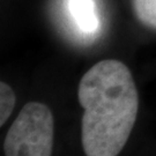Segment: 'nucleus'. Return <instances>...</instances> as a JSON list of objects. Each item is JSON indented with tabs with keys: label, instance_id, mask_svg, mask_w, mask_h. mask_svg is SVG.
<instances>
[{
	"label": "nucleus",
	"instance_id": "nucleus-3",
	"mask_svg": "<svg viewBox=\"0 0 156 156\" xmlns=\"http://www.w3.org/2000/svg\"><path fill=\"white\" fill-rule=\"evenodd\" d=\"M67 9L73 23L84 35H95L101 23L95 0H67Z\"/></svg>",
	"mask_w": 156,
	"mask_h": 156
},
{
	"label": "nucleus",
	"instance_id": "nucleus-1",
	"mask_svg": "<svg viewBox=\"0 0 156 156\" xmlns=\"http://www.w3.org/2000/svg\"><path fill=\"white\" fill-rule=\"evenodd\" d=\"M78 98L83 109L81 144L86 156H118L139 110L132 73L116 59L101 60L80 80Z\"/></svg>",
	"mask_w": 156,
	"mask_h": 156
},
{
	"label": "nucleus",
	"instance_id": "nucleus-2",
	"mask_svg": "<svg viewBox=\"0 0 156 156\" xmlns=\"http://www.w3.org/2000/svg\"><path fill=\"white\" fill-rule=\"evenodd\" d=\"M55 120L44 103L29 102L23 106L5 136V156H51Z\"/></svg>",
	"mask_w": 156,
	"mask_h": 156
},
{
	"label": "nucleus",
	"instance_id": "nucleus-4",
	"mask_svg": "<svg viewBox=\"0 0 156 156\" xmlns=\"http://www.w3.org/2000/svg\"><path fill=\"white\" fill-rule=\"evenodd\" d=\"M133 8L140 22L156 30V0H133Z\"/></svg>",
	"mask_w": 156,
	"mask_h": 156
},
{
	"label": "nucleus",
	"instance_id": "nucleus-5",
	"mask_svg": "<svg viewBox=\"0 0 156 156\" xmlns=\"http://www.w3.org/2000/svg\"><path fill=\"white\" fill-rule=\"evenodd\" d=\"M15 106V94L11 86L0 82V126H4L11 117Z\"/></svg>",
	"mask_w": 156,
	"mask_h": 156
}]
</instances>
